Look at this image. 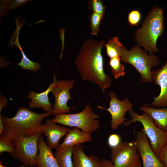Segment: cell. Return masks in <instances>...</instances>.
Listing matches in <instances>:
<instances>
[{"instance_id":"6da1fadb","label":"cell","mask_w":167,"mask_h":167,"mask_svg":"<svg viewBox=\"0 0 167 167\" xmlns=\"http://www.w3.org/2000/svg\"><path fill=\"white\" fill-rule=\"evenodd\" d=\"M105 44L102 40L92 39L86 41L74 61L83 81L88 80L98 85L104 94L112 82L111 77L104 70L102 49Z\"/></svg>"},{"instance_id":"7a4b0ae2","label":"cell","mask_w":167,"mask_h":167,"mask_svg":"<svg viewBox=\"0 0 167 167\" xmlns=\"http://www.w3.org/2000/svg\"><path fill=\"white\" fill-rule=\"evenodd\" d=\"M51 114V112L38 113L24 107L18 108L16 114L11 118L6 117L0 113L4 126L3 133L13 139L22 135L42 132V121Z\"/></svg>"},{"instance_id":"3957f363","label":"cell","mask_w":167,"mask_h":167,"mask_svg":"<svg viewBox=\"0 0 167 167\" xmlns=\"http://www.w3.org/2000/svg\"><path fill=\"white\" fill-rule=\"evenodd\" d=\"M163 12L158 7L152 9L142 24V27L135 33L136 41L150 54L158 52L156 41L164 28Z\"/></svg>"},{"instance_id":"277c9868","label":"cell","mask_w":167,"mask_h":167,"mask_svg":"<svg viewBox=\"0 0 167 167\" xmlns=\"http://www.w3.org/2000/svg\"><path fill=\"white\" fill-rule=\"evenodd\" d=\"M121 60L124 63L134 66L141 75L142 83L152 81L151 68L160 64L158 57L155 55H148L138 45H135L129 51L125 47L120 55Z\"/></svg>"},{"instance_id":"5b68a950","label":"cell","mask_w":167,"mask_h":167,"mask_svg":"<svg viewBox=\"0 0 167 167\" xmlns=\"http://www.w3.org/2000/svg\"><path fill=\"white\" fill-rule=\"evenodd\" d=\"M99 117V116L93 112L90 105H87L80 112L57 115L51 120L65 126L77 128L83 131L92 134L100 126V122L96 119Z\"/></svg>"},{"instance_id":"8992f818","label":"cell","mask_w":167,"mask_h":167,"mask_svg":"<svg viewBox=\"0 0 167 167\" xmlns=\"http://www.w3.org/2000/svg\"><path fill=\"white\" fill-rule=\"evenodd\" d=\"M132 118L123 123L125 126H128L133 122H139L143 127L142 130L150 141V144L154 152L157 156L162 148L167 143V131L159 128L155 124L152 119L148 114L143 112L140 115L133 110L129 111Z\"/></svg>"},{"instance_id":"52a82bcc","label":"cell","mask_w":167,"mask_h":167,"mask_svg":"<svg viewBox=\"0 0 167 167\" xmlns=\"http://www.w3.org/2000/svg\"><path fill=\"white\" fill-rule=\"evenodd\" d=\"M42 133L13 139L15 150L13 158L19 160L25 167H36L35 161L39 155L38 140Z\"/></svg>"},{"instance_id":"ba28073f","label":"cell","mask_w":167,"mask_h":167,"mask_svg":"<svg viewBox=\"0 0 167 167\" xmlns=\"http://www.w3.org/2000/svg\"><path fill=\"white\" fill-rule=\"evenodd\" d=\"M110 157L114 167H136L142 164L135 140L121 142L112 148Z\"/></svg>"},{"instance_id":"9c48e42d","label":"cell","mask_w":167,"mask_h":167,"mask_svg":"<svg viewBox=\"0 0 167 167\" xmlns=\"http://www.w3.org/2000/svg\"><path fill=\"white\" fill-rule=\"evenodd\" d=\"M54 85L51 92L55 98L52 114L53 115L67 113L71 112V108L68 106L67 103L71 98L70 90L74 84V80H60L57 79L54 75Z\"/></svg>"},{"instance_id":"30bf717a","label":"cell","mask_w":167,"mask_h":167,"mask_svg":"<svg viewBox=\"0 0 167 167\" xmlns=\"http://www.w3.org/2000/svg\"><path fill=\"white\" fill-rule=\"evenodd\" d=\"M109 95L110 98L109 108H104L99 106L98 107L106 110L110 113L111 116V129L116 130L127 120L124 117L125 113L127 111L132 110L133 105L130 102L127 98H124L122 101H120L113 92H110Z\"/></svg>"},{"instance_id":"8fae6325","label":"cell","mask_w":167,"mask_h":167,"mask_svg":"<svg viewBox=\"0 0 167 167\" xmlns=\"http://www.w3.org/2000/svg\"><path fill=\"white\" fill-rule=\"evenodd\" d=\"M135 142L143 167H165L154 152L148 138L142 130L136 133Z\"/></svg>"},{"instance_id":"7c38bea8","label":"cell","mask_w":167,"mask_h":167,"mask_svg":"<svg viewBox=\"0 0 167 167\" xmlns=\"http://www.w3.org/2000/svg\"><path fill=\"white\" fill-rule=\"evenodd\" d=\"M152 75L155 84L160 86V92L157 96L154 97L153 102L145 105H152L156 108L167 107V61L161 69L153 70Z\"/></svg>"},{"instance_id":"4fadbf2b","label":"cell","mask_w":167,"mask_h":167,"mask_svg":"<svg viewBox=\"0 0 167 167\" xmlns=\"http://www.w3.org/2000/svg\"><path fill=\"white\" fill-rule=\"evenodd\" d=\"M65 126L57 125L51 119H47L42 125V131L47 139V145L51 149H56L61 138L71 130Z\"/></svg>"},{"instance_id":"5bb4252c","label":"cell","mask_w":167,"mask_h":167,"mask_svg":"<svg viewBox=\"0 0 167 167\" xmlns=\"http://www.w3.org/2000/svg\"><path fill=\"white\" fill-rule=\"evenodd\" d=\"M72 154L74 167H101V160L99 158L94 155L87 156L81 144L73 147Z\"/></svg>"},{"instance_id":"9a60e30c","label":"cell","mask_w":167,"mask_h":167,"mask_svg":"<svg viewBox=\"0 0 167 167\" xmlns=\"http://www.w3.org/2000/svg\"><path fill=\"white\" fill-rule=\"evenodd\" d=\"M39 155L35 161L37 167H60L51 149L45 143L41 134L38 140Z\"/></svg>"},{"instance_id":"2e32d148","label":"cell","mask_w":167,"mask_h":167,"mask_svg":"<svg viewBox=\"0 0 167 167\" xmlns=\"http://www.w3.org/2000/svg\"><path fill=\"white\" fill-rule=\"evenodd\" d=\"M53 85V82L50 83L47 89L41 93L31 91L27 96L28 98L31 99L29 103V107L32 108H41L46 112L52 113V105L49 101L48 96Z\"/></svg>"},{"instance_id":"e0dca14e","label":"cell","mask_w":167,"mask_h":167,"mask_svg":"<svg viewBox=\"0 0 167 167\" xmlns=\"http://www.w3.org/2000/svg\"><path fill=\"white\" fill-rule=\"evenodd\" d=\"M92 139L91 133L80 131L74 127L66 134L62 143L58 147L59 148L73 147L82 143L91 141Z\"/></svg>"},{"instance_id":"ac0fdd59","label":"cell","mask_w":167,"mask_h":167,"mask_svg":"<svg viewBox=\"0 0 167 167\" xmlns=\"http://www.w3.org/2000/svg\"><path fill=\"white\" fill-rule=\"evenodd\" d=\"M141 111L146 113L152 119L155 125L160 129L167 131V108H155L151 106H142Z\"/></svg>"},{"instance_id":"d6986e66","label":"cell","mask_w":167,"mask_h":167,"mask_svg":"<svg viewBox=\"0 0 167 167\" xmlns=\"http://www.w3.org/2000/svg\"><path fill=\"white\" fill-rule=\"evenodd\" d=\"M73 147L62 148H57L54 154L60 167H74L72 160Z\"/></svg>"},{"instance_id":"ffe728a7","label":"cell","mask_w":167,"mask_h":167,"mask_svg":"<svg viewBox=\"0 0 167 167\" xmlns=\"http://www.w3.org/2000/svg\"><path fill=\"white\" fill-rule=\"evenodd\" d=\"M105 46L106 48L107 56L110 58L114 57L120 58L121 52L125 47L117 37L109 39L105 44Z\"/></svg>"},{"instance_id":"44dd1931","label":"cell","mask_w":167,"mask_h":167,"mask_svg":"<svg viewBox=\"0 0 167 167\" xmlns=\"http://www.w3.org/2000/svg\"><path fill=\"white\" fill-rule=\"evenodd\" d=\"M18 44V47L21 51L22 57L20 62L15 64L20 66L22 69L29 70L33 72L37 71L41 67V65L38 63L31 60L25 54L19 43Z\"/></svg>"},{"instance_id":"7402d4cb","label":"cell","mask_w":167,"mask_h":167,"mask_svg":"<svg viewBox=\"0 0 167 167\" xmlns=\"http://www.w3.org/2000/svg\"><path fill=\"white\" fill-rule=\"evenodd\" d=\"M121 61L119 57H114L110 59L109 65L111 72L116 79L126 74L124 66L121 63Z\"/></svg>"},{"instance_id":"603a6c76","label":"cell","mask_w":167,"mask_h":167,"mask_svg":"<svg viewBox=\"0 0 167 167\" xmlns=\"http://www.w3.org/2000/svg\"><path fill=\"white\" fill-rule=\"evenodd\" d=\"M15 147L13 139L8 137L4 133L0 135V153L8 152L11 156L15 152Z\"/></svg>"},{"instance_id":"cb8c5ba5","label":"cell","mask_w":167,"mask_h":167,"mask_svg":"<svg viewBox=\"0 0 167 167\" xmlns=\"http://www.w3.org/2000/svg\"><path fill=\"white\" fill-rule=\"evenodd\" d=\"M1 13L6 14V10L10 11L17 8L32 1L29 0H1Z\"/></svg>"},{"instance_id":"d4e9b609","label":"cell","mask_w":167,"mask_h":167,"mask_svg":"<svg viewBox=\"0 0 167 167\" xmlns=\"http://www.w3.org/2000/svg\"><path fill=\"white\" fill-rule=\"evenodd\" d=\"M89 17L91 35L92 36H97L99 31V27L103 16L97 13L92 12Z\"/></svg>"},{"instance_id":"484cf974","label":"cell","mask_w":167,"mask_h":167,"mask_svg":"<svg viewBox=\"0 0 167 167\" xmlns=\"http://www.w3.org/2000/svg\"><path fill=\"white\" fill-rule=\"evenodd\" d=\"M88 9L92 11L103 16L106 6H104L101 0H92L89 1Z\"/></svg>"},{"instance_id":"4316f807","label":"cell","mask_w":167,"mask_h":167,"mask_svg":"<svg viewBox=\"0 0 167 167\" xmlns=\"http://www.w3.org/2000/svg\"><path fill=\"white\" fill-rule=\"evenodd\" d=\"M141 19V15L137 10L132 11L128 14V21L131 26H137Z\"/></svg>"},{"instance_id":"83f0119b","label":"cell","mask_w":167,"mask_h":167,"mask_svg":"<svg viewBox=\"0 0 167 167\" xmlns=\"http://www.w3.org/2000/svg\"><path fill=\"white\" fill-rule=\"evenodd\" d=\"M121 142V138L120 136L118 134L115 133L109 135L107 140L108 146L112 148L117 146Z\"/></svg>"},{"instance_id":"f1b7e54d","label":"cell","mask_w":167,"mask_h":167,"mask_svg":"<svg viewBox=\"0 0 167 167\" xmlns=\"http://www.w3.org/2000/svg\"><path fill=\"white\" fill-rule=\"evenodd\" d=\"M157 156L165 167H167V143L160 150Z\"/></svg>"},{"instance_id":"f546056e","label":"cell","mask_w":167,"mask_h":167,"mask_svg":"<svg viewBox=\"0 0 167 167\" xmlns=\"http://www.w3.org/2000/svg\"><path fill=\"white\" fill-rule=\"evenodd\" d=\"M101 167H114L111 161L103 158L101 160Z\"/></svg>"},{"instance_id":"4dcf8cb0","label":"cell","mask_w":167,"mask_h":167,"mask_svg":"<svg viewBox=\"0 0 167 167\" xmlns=\"http://www.w3.org/2000/svg\"><path fill=\"white\" fill-rule=\"evenodd\" d=\"M7 100V99L3 96L2 95L0 96V113L3 108L6 106Z\"/></svg>"},{"instance_id":"1f68e13d","label":"cell","mask_w":167,"mask_h":167,"mask_svg":"<svg viewBox=\"0 0 167 167\" xmlns=\"http://www.w3.org/2000/svg\"><path fill=\"white\" fill-rule=\"evenodd\" d=\"M4 131V126L1 118L0 117V134H2Z\"/></svg>"},{"instance_id":"d6a6232c","label":"cell","mask_w":167,"mask_h":167,"mask_svg":"<svg viewBox=\"0 0 167 167\" xmlns=\"http://www.w3.org/2000/svg\"><path fill=\"white\" fill-rule=\"evenodd\" d=\"M0 167H5V166L2 164V162H0Z\"/></svg>"},{"instance_id":"836d02e7","label":"cell","mask_w":167,"mask_h":167,"mask_svg":"<svg viewBox=\"0 0 167 167\" xmlns=\"http://www.w3.org/2000/svg\"><path fill=\"white\" fill-rule=\"evenodd\" d=\"M136 167H142V164L139 165H138Z\"/></svg>"}]
</instances>
